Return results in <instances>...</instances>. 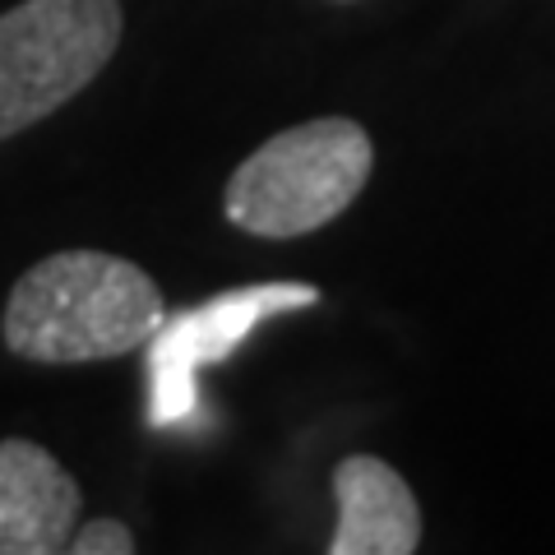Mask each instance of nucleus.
I'll return each mask as SVG.
<instances>
[{
    "label": "nucleus",
    "mask_w": 555,
    "mask_h": 555,
    "mask_svg": "<svg viewBox=\"0 0 555 555\" xmlns=\"http://www.w3.org/2000/svg\"><path fill=\"white\" fill-rule=\"evenodd\" d=\"M167 315L158 283L107 250H56L14 283L0 338L42 366L112 361L144 347Z\"/></svg>",
    "instance_id": "obj_1"
},
{
    "label": "nucleus",
    "mask_w": 555,
    "mask_h": 555,
    "mask_svg": "<svg viewBox=\"0 0 555 555\" xmlns=\"http://www.w3.org/2000/svg\"><path fill=\"white\" fill-rule=\"evenodd\" d=\"M375 167V144L352 116H320L264 139L232 171L222 214L259 241H292L328 228L357 204Z\"/></svg>",
    "instance_id": "obj_2"
},
{
    "label": "nucleus",
    "mask_w": 555,
    "mask_h": 555,
    "mask_svg": "<svg viewBox=\"0 0 555 555\" xmlns=\"http://www.w3.org/2000/svg\"><path fill=\"white\" fill-rule=\"evenodd\" d=\"M120 0H24L0 14V139L38 126L112 65Z\"/></svg>",
    "instance_id": "obj_3"
},
{
    "label": "nucleus",
    "mask_w": 555,
    "mask_h": 555,
    "mask_svg": "<svg viewBox=\"0 0 555 555\" xmlns=\"http://www.w3.org/2000/svg\"><path fill=\"white\" fill-rule=\"evenodd\" d=\"M320 287L306 283H259L236 287L204 301L181 315H163L158 334L149 347V422L153 426H181L195 412V375L208 361H222L232 347L250 334L259 320L283 315L297 306H315Z\"/></svg>",
    "instance_id": "obj_4"
},
{
    "label": "nucleus",
    "mask_w": 555,
    "mask_h": 555,
    "mask_svg": "<svg viewBox=\"0 0 555 555\" xmlns=\"http://www.w3.org/2000/svg\"><path fill=\"white\" fill-rule=\"evenodd\" d=\"M79 481L33 440H0V555H56L79 524Z\"/></svg>",
    "instance_id": "obj_5"
},
{
    "label": "nucleus",
    "mask_w": 555,
    "mask_h": 555,
    "mask_svg": "<svg viewBox=\"0 0 555 555\" xmlns=\"http://www.w3.org/2000/svg\"><path fill=\"white\" fill-rule=\"evenodd\" d=\"M338 528L328 555H412L422 546V509L412 486L375 454H347L334 467Z\"/></svg>",
    "instance_id": "obj_6"
},
{
    "label": "nucleus",
    "mask_w": 555,
    "mask_h": 555,
    "mask_svg": "<svg viewBox=\"0 0 555 555\" xmlns=\"http://www.w3.org/2000/svg\"><path fill=\"white\" fill-rule=\"evenodd\" d=\"M69 555H130L134 551V532L116 518H89V524H75L65 542Z\"/></svg>",
    "instance_id": "obj_7"
}]
</instances>
